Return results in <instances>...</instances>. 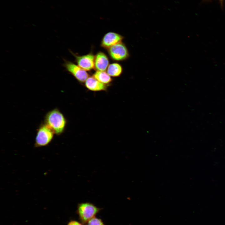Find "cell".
<instances>
[{
  "instance_id": "cell-6",
  "label": "cell",
  "mask_w": 225,
  "mask_h": 225,
  "mask_svg": "<svg viewBox=\"0 0 225 225\" xmlns=\"http://www.w3.org/2000/svg\"><path fill=\"white\" fill-rule=\"evenodd\" d=\"M75 58L77 65L86 71H89L94 68L95 56L92 52L83 55H77L71 52Z\"/></svg>"
},
{
  "instance_id": "cell-2",
  "label": "cell",
  "mask_w": 225,
  "mask_h": 225,
  "mask_svg": "<svg viewBox=\"0 0 225 225\" xmlns=\"http://www.w3.org/2000/svg\"><path fill=\"white\" fill-rule=\"evenodd\" d=\"M101 209L92 203L84 202L78 204L77 212L80 221L86 224L89 220L95 217Z\"/></svg>"
},
{
  "instance_id": "cell-4",
  "label": "cell",
  "mask_w": 225,
  "mask_h": 225,
  "mask_svg": "<svg viewBox=\"0 0 225 225\" xmlns=\"http://www.w3.org/2000/svg\"><path fill=\"white\" fill-rule=\"evenodd\" d=\"M107 51L110 58L114 61L125 60L129 56L126 46L122 42L111 46L107 49Z\"/></svg>"
},
{
  "instance_id": "cell-10",
  "label": "cell",
  "mask_w": 225,
  "mask_h": 225,
  "mask_svg": "<svg viewBox=\"0 0 225 225\" xmlns=\"http://www.w3.org/2000/svg\"><path fill=\"white\" fill-rule=\"evenodd\" d=\"M100 82L107 85H109L112 79L107 72L103 71H96L92 76Z\"/></svg>"
},
{
  "instance_id": "cell-7",
  "label": "cell",
  "mask_w": 225,
  "mask_h": 225,
  "mask_svg": "<svg viewBox=\"0 0 225 225\" xmlns=\"http://www.w3.org/2000/svg\"><path fill=\"white\" fill-rule=\"evenodd\" d=\"M123 37L115 32H109L103 36L101 43V46L107 49L111 46L122 42Z\"/></svg>"
},
{
  "instance_id": "cell-1",
  "label": "cell",
  "mask_w": 225,
  "mask_h": 225,
  "mask_svg": "<svg viewBox=\"0 0 225 225\" xmlns=\"http://www.w3.org/2000/svg\"><path fill=\"white\" fill-rule=\"evenodd\" d=\"M44 122L53 131L56 135L58 136L64 132L67 121L62 112L58 108H56L47 113Z\"/></svg>"
},
{
  "instance_id": "cell-12",
  "label": "cell",
  "mask_w": 225,
  "mask_h": 225,
  "mask_svg": "<svg viewBox=\"0 0 225 225\" xmlns=\"http://www.w3.org/2000/svg\"><path fill=\"white\" fill-rule=\"evenodd\" d=\"M86 225H105L100 218L95 217L89 220Z\"/></svg>"
},
{
  "instance_id": "cell-5",
  "label": "cell",
  "mask_w": 225,
  "mask_h": 225,
  "mask_svg": "<svg viewBox=\"0 0 225 225\" xmlns=\"http://www.w3.org/2000/svg\"><path fill=\"white\" fill-rule=\"evenodd\" d=\"M63 66L66 70L80 83H85L89 77L86 71L70 61L65 60Z\"/></svg>"
},
{
  "instance_id": "cell-14",
  "label": "cell",
  "mask_w": 225,
  "mask_h": 225,
  "mask_svg": "<svg viewBox=\"0 0 225 225\" xmlns=\"http://www.w3.org/2000/svg\"><path fill=\"white\" fill-rule=\"evenodd\" d=\"M219 1L220 2L221 5H222L223 1H224V0H219Z\"/></svg>"
},
{
  "instance_id": "cell-8",
  "label": "cell",
  "mask_w": 225,
  "mask_h": 225,
  "mask_svg": "<svg viewBox=\"0 0 225 225\" xmlns=\"http://www.w3.org/2000/svg\"><path fill=\"white\" fill-rule=\"evenodd\" d=\"M84 84L88 90L95 92L106 91L108 86L99 81L93 76L89 77Z\"/></svg>"
},
{
  "instance_id": "cell-11",
  "label": "cell",
  "mask_w": 225,
  "mask_h": 225,
  "mask_svg": "<svg viewBox=\"0 0 225 225\" xmlns=\"http://www.w3.org/2000/svg\"><path fill=\"white\" fill-rule=\"evenodd\" d=\"M123 69L122 66L118 63L109 64L107 69V72L111 77H118L122 74Z\"/></svg>"
},
{
  "instance_id": "cell-9",
  "label": "cell",
  "mask_w": 225,
  "mask_h": 225,
  "mask_svg": "<svg viewBox=\"0 0 225 225\" xmlns=\"http://www.w3.org/2000/svg\"><path fill=\"white\" fill-rule=\"evenodd\" d=\"M109 65V60L103 52H98L95 56L94 68L97 71H105Z\"/></svg>"
},
{
  "instance_id": "cell-13",
  "label": "cell",
  "mask_w": 225,
  "mask_h": 225,
  "mask_svg": "<svg viewBox=\"0 0 225 225\" xmlns=\"http://www.w3.org/2000/svg\"><path fill=\"white\" fill-rule=\"evenodd\" d=\"M67 225H83L82 223H81L77 221L72 220L70 221Z\"/></svg>"
},
{
  "instance_id": "cell-3",
  "label": "cell",
  "mask_w": 225,
  "mask_h": 225,
  "mask_svg": "<svg viewBox=\"0 0 225 225\" xmlns=\"http://www.w3.org/2000/svg\"><path fill=\"white\" fill-rule=\"evenodd\" d=\"M53 131L44 122L41 123L37 131L35 139L36 147L45 146L48 145L54 138Z\"/></svg>"
}]
</instances>
